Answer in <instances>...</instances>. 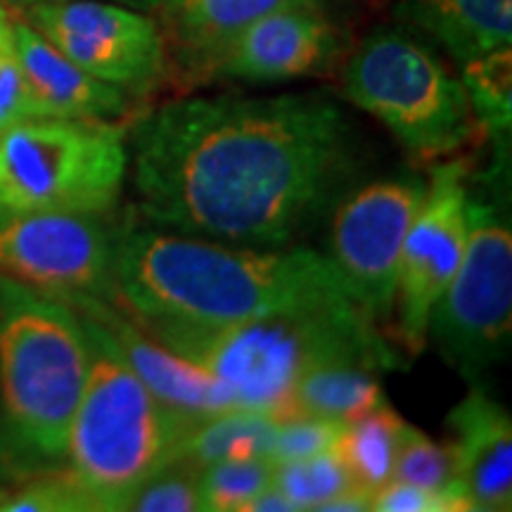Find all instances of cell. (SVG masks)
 Masks as SVG:
<instances>
[{
    "label": "cell",
    "instance_id": "6da1fadb",
    "mask_svg": "<svg viewBox=\"0 0 512 512\" xmlns=\"http://www.w3.org/2000/svg\"><path fill=\"white\" fill-rule=\"evenodd\" d=\"M138 211L147 226L226 245L290 247L354 169L335 100L190 98L143 114L131 131Z\"/></svg>",
    "mask_w": 512,
    "mask_h": 512
},
{
    "label": "cell",
    "instance_id": "7a4b0ae2",
    "mask_svg": "<svg viewBox=\"0 0 512 512\" xmlns=\"http://www.w3.org/2000/svg\"><path fill=\"white\" fill-rule=\"evenodd\" d=\"M114 304L140 323L221 328L349 297L328 256L309 247H242L155 226L124 230Z\"/></svg>",
    "mask_w": 512,
    "mask_h": 512
},
{
    "label": "cell",
    "instance_id": "3957f363",
    "mask_svg": "<svg viewBox=\"0 0 512 512\" xmlns=\"http://www.w3.org/2000/svg\"><path fill=\"white\" fill-rule=\"evenodd\" d=\"M140 325L219 380L235 411L264 413L273 420L292 418V392L311 370L347 361L368 363L382 373L403 366L382 330L349 297L221 328Z\"/></svg>",
    "mask_w": 512,
    "mask_h": 512
},
{
    "label": "cell",
    "instance_id": "277c9868",
    "mask_svg": "<svg viewBox=\"0 0 512 512\" xmlns=\"http://www.w3.org/2000/svg\"><path fill=\"white\" fill-rule=\"evenodd\" d=\"M79 318L91 339V370L69 425L67 472L95 510H124L140 484L178 458L195 422L145 387L95 320Z\"/></svg>",
    "mask_w": 512,
    "mask_h": 512
},
{
    "label": "cell",
    "instance_id": "5b68a950",
    "mask_svg": "<svg viewBox=\"0 0 512 512\" xmlns=\"http://www.w3.org/2000/svg\"><path fill=\"white\" fill-rule=\"evenodd\" d=\"M91 370V339L60 299L0 275V399L24 456L60 460Z\"/></svg>",
    "mask_w": 512,
    "mask_h": 512
},
{
    "label": "cell",
    "instance_id": "8992f818",
    "mask_svg": "<svg viewBox=\"0 0 512 512\" xmlns=\"http://www.w3.org/2000/svg\"><path fill=\"white\" fill-rule=\"evenodd\" d=\"M342 88L422 162L451 159L482 138L463 81L403 31L370 34L349 57Z\"/></svg>",
    "mask_w": 512,
    "mask_h": 512
},
{
    "label": "cell",
    "instance_id": "52a82bcc",
    "mask_svg": "<svg viewBox=\"0 0 512 512\" xmlns=\"http://www.w3.org/2000/svg\"><path fill=\"white\" fill-rule=\"evenodd\" d=\"M126 171L117 121L31 117L0 133V209L105 214Z\"/></svg>",
    "mask_w": 512,
    "mask_h": 512
},
{
    "label": "cell",
    "instance_id": "ba28073f",
    "mask_svg": "<svg viewBox=\"0 0 512 512\" xmlns=\"http://www.w3.org/2000/svg\"><path fill=\"white\" fill-rule=\"evenodd\" d=\"M427 337L460 375L475 382L508 356L512 337V228L501 202L467 195V245L439 294Z\"/></svg>",
    "mask_w": 512,
    "mask_h": 512
},
{
    "label": "cell",
    "instance_id": "9c48e42d",
    "mask_svg": "<svg viewBox=\"0 0 512 512\" xmlns=\"http://www.w3.org/2000/svg\"><path fill=\"white\" fill-rule=\"evenodd\" d=\"M100 216L0 209V275L60 302H114L119 235Z\"/></svg>",
    "mask_w": 512,
    "mask_h": 512
},
{
    "label": "cell",
    "instance_id": "30bf717a",
    "mask_svg": "<svg viewBox=\"0 0 512 512\" xmlns=\"http://www.w3.org/2000/svg\"><path fill=\"white\" fill-rule=\"evenodd\" d=\"M425 190L415 176L384 178L349 195L332 219L330 264L351 302L380 330L394 318L403 240Z\"/></svg>",
    "mask_w": 512,
    "mask_h": 512
},
{
    "label": "cell",
    "instance_id": "8fae6325",
    "mask_svg": "<svg viewBox=\"0 0 512 512\" xmlns=\"http://www.w3.org/2000/svg\"><path fill=\"white\" fill-rule=\"evenodd\" d=\"M29 22L64 57L128 95H145L169 74L155 17L102 0H46L29 5Z\"/></svg>",
    "mask_w": 512,
    "mask_h": 512
},
{
    "label": "cell",
    "instance_id": "7c38bea8",
    "mask_svg": "<svg viewBox=\"0 0 512 512\" xmlns=\"http://www.w3.org/2000/svg\"><path fill=\"white\" fill-rule=\"evenodd\" d=\"M467 195L465 159L434 166L432 181L403 240L392 320L401 347L413 356L425 349L434 304L463 261Z\"/></svg>",
    "mask_w": 512,
    "mask_h": 512
},
{
    "label": "cell",
    "instance_id": "4fadbf2b",
    "mask_svg": "<svg viewBox=\"0 0 512 512\" xmlns=\"http://www.w3.org/2000/svg\"><path fill=\"white\" fill-rule=\"evenodd\" d=\"M342 34L323 3L287 5L256 19L230 43L214 79L292 81L330 72L342 55Z\"/></svg>",
    "mask_w": 512,
    "mask_h": 512
},
{
    "label": "cell",
    "instance_id": "5bb4252c",
    "mask_svg": "<svg viewBox=\"0 0 512 512\" xmlns=\"http://www.w3.org/2000/svg\"><path fill=\"white\" fill-rule=\"evenodd\" d=\"M64 304L95 320L145 387L185 420L200 425L214 415L235 411L233 399L219 380L190 363L188 358L164 347L119 304L95 297H74Z\"/></svg>",
    "mask_w": 512,
    "mask_h": 512
},
{
    "label": "cell",
    "instance_id": "9a60e30c",
    "mask_svg": "<svg viewBox=\"0 0 512 512\" xmlns=\"http://www.w3.org/2000/svg\"><path fill=\"white\" fill-rule=\"evenodd\" d=\"M458 484L467 510L508 512L512 508V420L510 413L472 384L448 413Z\"/></svg>",
    "mask_w": 512,
    "mask_h": 512
},
{
    "label": "cell",
    "instance_id": "2e32d148",
    "mask_svg": "<svg viewBox=\"0 0 512 512\" xmlns=\"http://www.w3.org/2000/svg\"><path fill=\"white\" fill-rule=\"evenodd\" d=\"M299 3L323 0H150L169 67L188 79H214L221 57L256 19Z\"/></svg>",
    "mask_w": 512,
    "mask_h": 512
},
{
    "label": "cell",
    "instance_id": "e0dca14e",
    "mask_svg": "<svg viewBox=\"0 0 512 512\" xmlns=\"http://www.w3.org/2000/svg\"><path fill=\"white\" fill-rule=\"evenodd\" d=\"M17 60L43 117L117 121L131 112V95L95 79L64 57L27 19L12 15Z\"/></svg>",
    "mask_w": 512,
    "mask_h": 512
},
{
    "label": "cell",
    "instance_id": "ac0fdd59",
    "mask_svg": "<svg viewBox=\"0 0 512 512\" xmlns=\"http://www.w3.org/2000/svg\"><path fill=\"white\" fill-rule=\"evenodd\" d=\"M396 12L460 64L512 46V0H401Z\"/></svg>",
    "mask_w": 512,
    "mask_h": 512
},
{
    "label": "cell",
    "instance_id": "d6986e66",
    "mask_svg": "<svg viewBox=\"0 0 512 512\" xmlns=\"http://www.w3.org/2000/svg\"><path fill=\"white\" fill-rule=\"evenodd\" d=\"M382 370L368 363H328L311 370L292 392L294 415H318L349 422L387 403L380 384Z\"/></svg>",
    "mask_w": 512,
    "mask_h": 512
},
{
    "label": "cell",
    "instance_id": "ffe728a7",
    "mask_svg": "<svg viewBox=\"0 0 512 512\" xmlns=\"http://www.w3.org/2000/svg\"><path fill=\"white\" fill-rule=\"evenodd\" d=\"M406 430L408 422L389 403H382L344 425L337 451L361 489L375 494L392 482Z\"/></svg>",
    "mask_w": 512,
    "mask_h": 512
},
{
    "label": "cell",
    "instance_id": "44dd1931",
    "mask_svg": "<svg viewBox=\"0 0 512 512\" xmlns=\"http://www.w3.org/2000/svg\"><path fill=\"white\" fill-rule=\"evenodd\" d=\"M278 420L264 413L228 411L200 422L185 437L178 456L197 467L223 460L268 458Z\"/></svg>",
    "mask_w": 512,
    "mask_h": 512
},
{
    "label": "cell",
    "instance_id": "7402d4cb",
    "mask_svg": "<svg viewBox=\"0 0 512 512\" xmlns=\"http://www.w3.org/2000/svg\"><path fill=\"white\" fill-rule=\"evenodd\" d=\"M463 86L482 136L494 138L496 164L503 159V145L510 140L512 124V48L496 50L463 64Z\"/></svg>",
    "mask_w": 512,
    "mask_h": 512
},
{
    "label": "cell",
    "instance_id": "603a6c76",
    "mask_svg": "<svg viewBox=\"0 0 512 512\" xmlns=\"http://www.w3.org/2000/svg\"><path fill=\"white\" fill-rule=\"evenodd\" d=\"M271 484L278 486L290 498L297 512H320V508L332 498L358 486L342 456H339L337 446L309 458L273 463Z\"/></svg>",
    "mask_w": 512,
    "mask_h": 512
},
{
    "label": "cell",
    "instance_id": "cb8c5ba5",
    "mask_svg": "<svg viewBox=\"0 0 512 512\" xmlns=\"http://www.w3.org/2000/svg\"><path fill=\"white\" fill-rule=\"evenodd\" d=\"M394 479L415 484L420 489L432 491V494L453 498L467 510L465 498L460 494L456 458H453L451 444H439V441L430 439L413 425H408L406 434H403Z\"/></svg>",
    "mask_w": 512,
    "mask_h": 512
},
{
    "label": "cell",
    "instance_id": "d4e9b609",
    "mask_svg": "<svg viewBox=\"0 0 512 512\" xmlns=\"http://www.w3.org/2000/svg\"><path fill=\"white\" fill-rule=\"evenodd\" d=\"M273 479V463L268 458L223 460L202 467V510L242 512L249 498L266 489Z\"/></svg>",
    "mask_w": 512,
    "mask_h": 512
},
{
    "label": "cell",
    "instance_id": "484cf974",
    "mask_svg": "<svg viewBox=\"0 0 512 512\" xmlns=\"http://www.w3.org/2000/svg\"><path fill=\"white\" fill-rule=\"evenodd\" d=\"M124 510L197 512L202 510V467L178 456L155 472L128 498Z\"/></svg>",
    "mask_w": 512,
    "mask_h": 512
},
{
    "label": "cell",
    "instance_id": "4316f807",
    "mask_svg": "<svg viewBox=\"0 0 512 512\" xmlns=\"http://www.w3.org/2000/svg\"><path fill=\"white\" fill-rule=\"evenodd\" d=\"M3 512H93L95 505L76 479L64 472H50L22 484L12 494L0 496Z\"/></svg>",
    "mask_w": 512,
    "mask_h": 512
},
{
    "label": "cell",
    "instance_id": "83f0119b",
    "mask_svg": "<svg viewBox=\"0 0 512 512\" xmlns=\"http://www.w3.org/2000/svg\"><path fill=\"white\" fill-rule=\"evenodd\" d=\"M344 425L347 422L318 418V415H294V418L278 420L268 460L285 463V460L309 458L330 451L342 437Z\"/></svg>",
    "mask_w": 512,
    "mask_h": 512
},
{
    "label": "cell",
    "instance_id": "f1b7e54d",
    "mask_svg": "<svg viewBox=\"0 0 512 512\" xmlns=\"http://www.w3.org/2000/svg\"><path fill=\"white\" fill-rule=\"evenodd\" d=\"M43 117L19 67L12 41V15L0 5V133L22 119Z\"/></svg>",
    "mask_w": 512,
    "mask_h": 512
},
{
    "label": "cell",
    "instance_id": "f546056e",
    "mask_svg": "<svg viewBox=\"0 0 512 512\" xmlns=\"http://www.w3.org/2000/svg\"><path fill=\"white\" fill-rule=\"evenodd\" d=\"M370 510L375 512H460L463 505L448 496L432 494V491L420 489L415 484L399 482L392 479L377 489L373 494V505Z\"/></svg>",
    "mask_w": 512,
    "mask_h": 512
},
{
    "label": "cell",
    "instance_id": "4dcf8cb0",
    "mask_svg": "<svg viewBox=\"0 0 512 512\" xmlns=\"http://www.w3.org/2000/svg\"><path fill=\"white\" fill-rule=\"evenodd\" d=\"M242 512H297V508L278 486L268 484L254 498H249Z\"/></svg>",
    "mask_w": 512,
    "mask_h": 512
},
{
    "label": "cell",
    "instance_id": "1f68e13d",
    "mask_svg": "<svg viewBox=\"0 0 512 512\" xmlns=\"http://www.w3.org/2000/svg\"><path fill=\"white\" fill-rule=\"evenodd\" d=\"M370 505H373V494L361 489V486H354V489L344 491V494L325 503L320 512H366L370 510Z\"/></svg>",
    "mask_w": 512,
    "mask_h": 512
},
{
    "label": "cell",
    "instance_id": "d6a6232c",
    "mask_svg": "<svg viewBox=\"0 0 512 512\" xmlns=\"http://www.w3.org/2000/svg\"><path fill=\"white\" fill-rule=\"evenodd\" d=\"M12 3H22V5H36V3H46V0H12Z\"/></svg>",
    "mask_w": 512,
    "mask_h": 512
},
{
    "label": "cell",
    "instance_id": "836d02e7",
    "mask_svg": "<svg viewBox=\"0 0 512 512\" xmlns=\"http://www.w3.org/2000/svg\"><path fill=\"white\" fill-rule=\"evenodd\" d=\"M133 3H138V5H145V8H147V5H150V0H133Z\"/></svg>",
    "mask_w": 512,
    "mask_h": 512
},
{
    "label": "cell",
    "instance_id": "e575fe53",
    "mask_svg": "<svg viewBox=\"0 0 512 512\" xmlns=\"http://www.w3.org/2000/svg\"><path fill=\"white\" fill-rule=\"evenodd\" d=\"M0 453H3V446H0Z\"/></svg>",
    "mask_w": 512,
    "mask_h": 512
},
{
    "label": "cell",
    "instance_id": "d590c367",
    "mask_svg": "<svg viewBox=\"0 0 512 512\" xmlns=\"http://www.w3.org/2000/svg\"><path fill=\"white\" fill-rule=\"evenodd\" d=\"M0 496H3V491H0Z\"/></svg>",
    "mask_w": 512,
    "mask_h": 512
}]
</instances>
